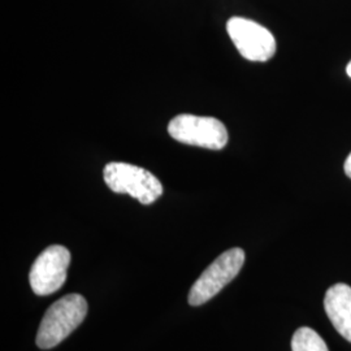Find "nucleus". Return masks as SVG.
Instances as JSON below:
<instances>
[{
	"label": "nucleus",
	"mask_w": 351,
	"mask_h": 351,
	"mask_svg": "<svg viewBox=\"0 0 351 351\" xmlns=\"http://www.w3.org/2000/svg\"><path fill=\"white\" fill-rule=\"evenodd\" d=\"M88 314V302L81 294H68L52 303L38 329L37 346L49 350L66 339Z\"/></svg>",
	"instance_id": "nucleus-1"
},
{
	"label": "nucleus",
	"mask_w": 351,
	"mask_h": 351,
	"mask_svg": "<svg viewBox=\"0 0 351 351\" xmlns=\"http://www.w3.org/2000/svg\"><path fill=\"white\" fill-rule=\"evenodd\" d=\"M103 177L107 186L117 194H128L149 206L163 195L160 180L147 169L133 164L112 162L104 167Z\"/></svg>",
	"instance_id": "nucleus-2"
},
{
	"label": "nucleus",
	"mask_w": 351,
	"mask_h": 351,
	"mask_svg": "<svg viewBox=\"0 0 351 351\" xmlns=\"http://www.w3.org/2000/svg\"><path fill=\"white\" fill-rule=\"evenodd\" d=\"M245 251L239 247H233L216 258L190 289L189 304L201 306L213 300L217 293H220L239 275L245 264Z\"/></svg>",
	"instance_id": "nucleus-3"
},
{
	"label": "nucleus",
	"mask_w": 351,
	"mask_h": 351,
	"mask_svg": "<svg viewBox=\"0 0 351 351\" xmlns=\"http://www.w3.org/2000/svg\"><path fill=\"white\" fill-rule=\"evenodd\" d=\"M168 133L177 142L210 150L224 149L229 138L226 125L220 120L188 113L173 117Z\"/></svg>",
	"instance_id": "nucleus-4"
},
{
	"label": "nucleus",
	"mask_w": 351,
	"mask_h": 351,
	"mask_svg": "<svg viewBox=\"0 0 351 351\" xmlns=\"http://www.w3.org/2000/svg\"><path fill=\"white\" fill-rule=\"evenodd\" d=\"M226 32L239 53L250 62H268L276 53V39L264 26L243 17H232Z\"/></svg>",
	"instance_id": "nucleus-5"
},
{
	"label": "nucleus",
	"mask_w": 351,
	"mask_h": 351,
	"mask_svg": "<svg viewBox=\"0 0 351 351\" xmlns=\"http://www.w3.org/2000/svg\"><path fill=\"white\" fill-rule=\"evenodd\" d=\"M71 252L62 245H52L39 254L30 268L29 282L37 295H50L66 281Z\"/></svg>",
	"instance_id": "nucleus-6"
},
{
	"label": "nucleus",
	"mask_w": 351,
	"mask_h": 351,
	"mask_svg": "<svg viewBox=\"0 0 351 351\" xmlns=\"http://www.w3.org/2000/svg\"><path fill=\"white\" fill-rule=\"evenodd\" d=\"M324 308L339 335L351 342V288L336 284L326 290Z\"/></svg>",
	"instance_id": "nucleus-7"
},
{
	"label": "nucleus",
	"mask_w": 351,
	"mask_h": 351,
	"mask_svg": "<svg viewBox=\"0 0 351 351\" xmlns=\"http://www.w3.org/2000/svg\"><path fill=\"white\" fill-rule=\"evenodd\" d=\"M291 351H329L326 341L314 329L302 326L291 339Z\"/></svg>",
	"instance_id": "nucleus-8"
},
{
	"label": "nucleus",
	"mask_w": 351,
	"mask_h": 351,
	"mask_svg": "<svg viewBox=\"0 0 351 351\" xmlns=\"http://www.w3.org/2000/svg\"><path fill=\"white\" fill-rule=\"evenodd\" d=\"M343 169H345V173L346 176L351 178V154L348 156V159H346V162L343 164Z\"/></svg>",
	"instance_id": "nucleus-9"
},
{
	"label": "nucleus",
	"mask_w": 351,
	"mask_h": 351,
	"mask_svg": "<svg viewBox=\"0 0 351 351\" xmlns=\"http://www.w3.org/2000/svg\"><path fill=\"white\" fill-rule=\"evenodd\" d=\"M346 73H348V75L351 78V62L348 64V66H346Z\"/></svg>",
	"instance_id": "nucleus-10"
}]
</instances>
